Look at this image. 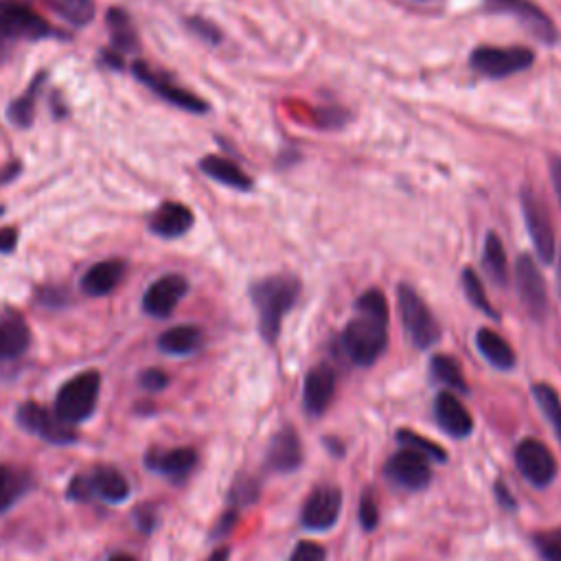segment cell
I'll return each instance as SVG.
<instances>
[{
  "label": "cell",
  "mask_w": 561,
  "mask_h": 561,
  "mask_svg": "<svg viewBox=\"0 0 561 561\" xmlns=\"http://www.w3.org/2000/svg\"><path fill=\"white\" fill-rule=\"evenodd\" d=\"M434 417H437L441 430L454 439H467L474 432V419L469 410L461 404L459 397L448 391L439 393L434 399Z\"/></svg>",
  "instance_id": "obj_18"
},
{
  "label": "cell",
  "mask_w": 561,
  "mask_h": 561,
  "mask_svg": "<svg viewBox=\"0 0 561 561\" xmlns=\"http://www.w3.org/2000/svg\"><path fill=\"white\" fill-rule=\"evenodd\" d=\"M90 491H93V498H101L110 502V505H119L130 498V483L117 467L110 465H99L93 472L86 474Z\"/></svg>",
  "instance_id": "obj_22"
},
{
  "label": "cell",
  "mask_w": 561,
  "mask_h": 561,
  "mask_svg": "<svg viewBox=\"0 0 561 561\" xmlns=\"http://www.w3.org/2000/svg\"><path fill=\"white\" fill-rule=\"evenodd\" d=\"M515 285H518V294L526 312L535 320H542L548 312L546 281L531 255H520L515 261Z\"/></svg>",
  "instance_id": "obj_13"
},
{
  "label": "cell",
  "mask_w": 561,
  "mask_h": 561,
  "mask_svg": "<svg viewBox=\"0 0 561 561\" xmlns=\"http://www.w3.org/2000/svg\"><path fill=\"white\" fill-rule=\"evenodd\" d=\"M44 82H47V71H40L36 77L31 79V84L25 93L9 103L7 117L11 123L18 125V128H25V130L31 128L33 119H36V103L44 88Z\"/></svg>",
  "instance_id": "obj_27"
},
{
  "label": "cell",
  "mask_w": 561,
  "mask_h": 561,
  "mask_svg": "<svg viewBox=\"0 0 561 561\" xmlns=\"http://www.w3.org/2000/svg\"><path fill=\"white\" fill-rule=\"evenodd\" d=\"M134 518H136V526H139V531H143V533H152L158 522L156 511L152 507H139L134 513Z\"/></svg>",
  "instance_id": "obj_45"
},
{
  "label": "cell",
  "mask_w": 561,
  "mask_h": 561,
  "mask_svg": "<svg viewBox=\"0 0 561 561\" xmlns=\"http://www.w3.org/2000/svg\"><path fill=\"white\" fill-rule=\"evenodd\" d=\"M101 391V375L97 371H84L68 380L55 397V415L68 426L93 417Z\"/></svg>",
  "instance_id": "obj_3"
},
{
  "label": "cell",
  "mask_w": 561,
  "mask_h": 561,
  "mask_svg": "<svg viewBox=\"0 0 561 561\" xmlns=\"http://www.w3.org/2000/svg\"><path fill=\"white\" fill-rule=\"evenodd\" d=\"M476 347L491 366H496L500 371H511L518 358H515V351L511 349L509 342L496 334L494 329H478L476 334Z\"/></svg>",
  "instance_id": "obj_26"
},
{
  "label": "cell",
  "mask_w": 561,
  "mask_h": 561,
  "mask_svg": "<svg viewBox=\"0 0 561 561\" xmlns=\"http://www.w3.org/2000/svg\"><path fill=\"white\" fill-rule=\"evenodd\" d=\"M47 3L73 27H86L95 20V0H47Z\"/></svg>",
  "instance_id": "obj_31"
},
{
  "label": "cell",
  "mask_w": 561,
  "mask_h": 561,
  "mask_svg": "<svg viewBox=\"0 0 561 561\" xmlns=\"http://www.w3.org/2000/svg\"><path fill=\"white\" fill-rule=\"evenodd\" d=\"M301 281L294 274H274L250 285V299L259 314L261 338L274 345L281 334L285 314L296 305L301 296Z\"/></svg>",
  "instance_id": "obj_2"
},
{
  "label": "cell",
  "mask_w": 561,
  "mask_h": 561,
  "mask_svg": "<svg viewBox=\"0 0 561 561\" xmlns=\"http://www.w3.org/2000/svg\"><path fill=\"white\" fill-rule=\"evenodd\" d=\"M31 347V329L27 320L16 312H7L0 318V364L22 358Z\"/></svg>",
  "instance_id": "obj_19"
},
{
  "label": "cell",
  "mask_w": 561,
  "mask_h": 561,
  "mask_svg": "<svg viewBox=\"0 0 561 561\" xmlns=\"http://www.w3.org/2000/svg\"><path fill=\"white\" fill-rule=\"evenodd\" d=\"M228 559H231V551H228V548H217V551H213L204 561H228Z\"/></svg>",
  "instance_id": "obj_53"
},
{
  "label": "cell",
  "mask_w": 561,
  "mask_h": 561,
  "mask_svg": "<svg viewBox=\"0 0 561 561\" xmlns=\"http://www.w3.org/2000/svg\"><path fill=\"white\" fill-rule=\"evenodd\" d=\"M204 334L196 325H178L167 329L165 334L158 338V349L167 353V356H189V353L198 351L202 347Z\"/></svg>",
  "instance_id": "obj_28"
},
{
  "label": "cell",
  "mask_w": 561,
  "mask_h": 561,
  "mask_svg": "<svg viewBox=\"0 0 561 561\" xmlns=\"http://www.w3.org/2000/svg\"><path fill=\"white\" fill-rule=\"evenodd\" d=\"M3 213H5V209H3V206H0V215H3Z\"/></svg>",
  "instance_id": "obj_55"
},
{
  "label": "cell",
  "mask_w": 561,
  "mask_h": 561,
  "mask_svg": "<svg viewBox=\"0 0 561 561\" xmlns=\"http://www.w3.org/2000/svg\"><path fill=\"white\" fill-rule=\"evenodd\" d=\"M327 551L316 542H299L294 548V553L290 555L288 561H325Z\"/></svg>",
  "instance_id": "obj_41"
},
{
  "label": "cell",
  "mask_w": 561,
  "mask_h": 561,
  "mask_svg": "<svg viewBox=\"0 0 561 561\" xmlns=\"http://www.w3.org/2000/svg\"><path fill=\"white\" fill-rule=\"evenodd\" d=\"M0 27L16 42H38L44 38L62 36V33H57L38 11H33L25 3H18V0H0Z\"/></svg>",
  "instance_id": "obj_8"
},
{
  "label": "cell",
  "mask_w": 561,
  "mask_h": 561,
  "mask_svg": "<svg viewBox=\"0 0 561 561\" xmlns=\"http://www.w3.org/2000/svg\"><path fill=\"white\" fill-rule=\"evenodd\" d=\"M106 561H136V559L132 555H128V553H114Z\"/></svg>",
  "instance_id": "obj_54"
},
{
  "label": "cell",
  "mask_w": 561,
  "mask_h": 561,
  "mask_svg": "<svg viewBox=\"0 0 561 561\" xmlns=\"http://www.w3.org/2000/svg\"><path fill=\"white\" fill-rule=\"evenodd\" d=\"M68 498L75 500V502H86V500H93V491H90L88 485V478L84 476H75L71 480V485H68Z\"/></svg>",
  "instance_id": "obj_43"
},
{
  "label": "cell",
  "mask_w": 561,
  "mask_h": 561,
  "mask_svg": "<svg viewBox=\"0 0 561 561\" xmlns=\"http://www.w3.org/2000/svg\"><path fill=\"white\" fill-rule=\"evenodd\" d=\"M187 29L191 33H196V36L206 44H220L222 42L220 27H215L213 22L206 20V18H200V16L187 18Z\"/></svg>",
  "instance_id": "obj_38"
},
{
  "label": "cell",
  "mask_w": 561,
  "mask_h": 561,
  "mask_svg": "<svg viewBox=\"0 0 561 561\" xmlns=\"http://www.w3.org/2000/svg\"><path fill=\"white\" fill-rule=\"evenodd\" d=\"M200 171L209 176L211 180L220 182L224 187H231L237 191H250L253 189V178H250L242 167H237L233 160L224 156H204L200 160Z\"/></svg>",
  "instance_id": "obj_24"
},
{
  "label": "cell",
  "mask_w": 561,
  "mask_h": 561,
  "mask_svg": "<svg viewBox=\"0 0 561 561\" xmlns=\"http://www.w3.org/2000/svg\"><path fill=\"white\" fill-rule=\"evenodd\" d=\"M16 421L27 432L36 434L42 441L53 445H71L77 441V432L73 430V426L60 421L55 412L42 408L36 402L22 404L16 412Z\"/></svg>",
  "instance_id": "obj_10"
},
{
  "label": "cell",
  "mask_w": 561,
  "mask_h": 561,
  "mask_svg": "<svg viewBox=\"0 0 561 561\" xmlns=\"http://www.w3.org/2000/svg\"><path fill=\"white\" fill-rule=\"evenodd\" d=\"M18 246V231L16 228H0V255H11Z\"/></svg>",
  "instance_id": "obj_47"
},
{
  "label": "cell",
  "mask_w": 561,
  "mask_h": 561,
  "mask_svg": "<svg viewBox=\"0 0 561 561\" xmlns=\"http://www.w3.org/2000/svg\"><path fill=\"white\" fill-rule=\"evenodd\" d=\"M108 22V33H110V49L117 53H136L141 47L139 33H136L134 22L130 14L121 7H112L106 14Z\"/></svg>",
  "instance_id": "obj_25"
},
{
  "label": "cell",
  "mask_w": 561,
  "mask_h": 561,
  "mask_svg": "<svg viewBox=\"0 0 561 561\" xmlns=\"http://www.w3.org/2000/svg\"><path fill=\"white\" fill-rule=\"evenodd\" d=\"M515 467L535 487H548L557 476V461L542 441L524 439L515 448Z\"/></svg>",
  "instance_id": "obj_11"
},
{
  "label": "cell",
  "mask_w": 561,
  "mask_h": 561,
  "mask_svg": "<svg viewBox=\"0 0 561 561\" xmlns=\"http://www.w3.org/2000/svg\"><path fill=\"white\" fill-rule=\"evenodd\" d=\"M134 77L139 79L141 84H145L147 88L156 93L160 99L171 103V106H176L180 110H187L191 114H206L209 112V103H206L202 97L189 93V90L180 88L178 84L171 82L167 75H163L156 68H152L147 62H136L134 64Z\"/></svg>",
  "instance_id": "obj_9"
},
{
  "label": "cell",
  "mask_w": 561,
  "mask_h": 561,
  "mask_svg": "<svg viewBox=\"0 0 561 561\" xmlns=\"http://www.w3.org/2000/svg\"><path fill=\"white\" fill-rule=\"evenodd\" d=\"M483 263L485 270L496 285L509 283V263H507V250L502 239L496 233H487L485 246H483Z\"/></svg>",
  "instance_id": "obj_29"
},
{
  "label": "cell",
  "mask_w": 561,
  "mask_h": 561,
  "mask_svg": "<svg viewBox=\"0 0 561 561\" xmlns=\"http://www.w3.org/2000/svg\"><path fill=\"white\" fill-rule=\"evenodd\" d=\"M342 491L336 485H318L301 509V524L309 531H327L340 518Z\"/></svg>",
  "instance_id": "obj_12"
},
{
  "label": "cell",
  "mask_w": 561,
  "mask_h": 561,
  "mask_svg": "<svg viewBox=\"0 0 561 561\" xmlns=\"http://www.w3.org/2000/svg\"><path fill=\"white\" fill-rule=\"evenodd\" d=\"M358 518L364 531H375L377 524H380V509H377V500L373 498L371 491H366V494L360 498Z\"/></svg>",
  "instance_id": "obj_39"
},
{
  "label": "cell",
  "mask_w": 561,
  "mask_h": 561,
  "mask_svg": "<svg viewBox=\"0 0 561 561\" xmlns=\"http://www.w3.org/2000/svg\"><path fill=\"white\" fill-rule=\"evenodd\" d=\"M99 62L106 66V68H112V71H123V68H125V55L117 53L114 49H103L99 53Z\"/></svg>",
  "instance_id": "obj_48"
},
{
  "label": "cell",
  "mask_w": 561,
  "mask_h": 561,
  "mask_svg": "<svg viewBox=\"0 0 561 561\" xmlns=\"http://www.w3.org/2000/svg\"><path fill=\"white\" fill-rule=\"evenodd\" d=\"M336 395V373L327 364H318L305 377L303 402L309 415H323Z\"/></svg>",
  "instance_id": "obj_17"
},
{
  "label": "cell",
  "mask_w": 561,
  "mask_h": 561,
  "mask_svg": "<svg viewBox=\"0 0 561 561\" xmlns=\"http://www.w3.org/2000/svg\"><path fill=\"white\" fill-rule=\"evenodd\" d=\"M533 544L544 561H561V526L533 535Z\"/></svg>",
  "instance_id": "obj_37"
},
{
  "label": "cell",
  "mask_w": 561,
  "mask_h": 561,
  "mask_svg": "<svg viewBox=\"0 0 561 561\" xmlns=\"http://www.w3.org/2000/svg\"><path fill=\"white\" fill-rule=\"evenodd\" d=\"M430 373L434 382H439L448 388H456V391L465 393L467 382L461 371V364L456 362L452 356H434L430 362Z\"/></svg>",
  "instance_id": "obj_32"
},
{
  "label": "cell",
  "mask_w": 561,
  "mask_h": 561,
  "mask_svg": "<svg viewBox=\"0 0 561 561\" xmlns=\"http://www.w3.org/2000/svg\"><path fill=\"white\" fill-rule=\"evenodd\" d=\"M391 309L382 290H366L356 301V318L349 320L340 336L342 353L358 366H371L382 358L388 345Z\"/></svg>",
  "instance_id": "obj_1"
},
{
  "label": "cell",
  "mask_w": 561,
  "mask_h": 561,
  "mask_svg": "<svg viewBox=\"0 0 561 561\" xmlns=\"http://www.w3.org/2000/svg\"><path fill=\"white\" fill-rule=\"evenodd\" d=\"M384 474L393 485L408 491L426 489L432 480L430 461L412 450H402L393 454L384 465Z\"/></svg>",
  "instance_id": "obj_15"
},
{
  "label": "cell",
  "mask_w": 561,
  "mask_h": 561,
  "mask_svg": "<svg viewBox=\"0 0 561 561\" xmlns=\"http://www.w3.org/2000/svg\"><path fill=\"white\" fill-rule=\"evenodd\" d=\"M533 397H535V402L540 404V410L544 412L548 423H551L557 439L561 441V397H559V393L551 384H535Z\"/></svg>",
  "instance_id": "obj_34"
},
{
  "label": "cell",
  "mask_w": 561,
  "mask_h": 561,
  "mask_svg": "<svg viewBox=\"0 0 561 561\" xmlns=\"http://www.w3.org/2000/svg\"><path fill=\"white\" fill-rule=\"evenodd\" d=\"M520 204L526 231H529V237L535 246V255L546 266H551L555 261V231L551 224V213H548L542 198L531 189H522Z\"/></svg>",
  "instance_id": "obj_6"
},
{
  "label": "cell",
  "mask_w": 561,
  "mask_h": 561,
  "mask_svg": "<svg viewBox=\"0 0 561 561\" xmlns=\"http://www.w3.org/2000/svg\"><path fill=\"white\" fill-rule=\"evenodd\" d=\"M235 524H237V509H228L220 518V522H217V526H215V531H213L215 540H222V537H226L228 533L233 531Z\"/></svg>",
  "instance_id": "obj_46"
},
{
  "label": "cell",
  "mask_w": 561,
  "mask_h": 561,
  "mask_svg": "<svg viewBox=\"0 0 561 561\" xmlns=\"http://www.w3.org/2000/svg\"><path fill=\"white\" fill-rule=\"evenodd\" d=\"M193 226V213L180 202H163L150 220V231L163 239H178L187 235Z\"/></svg>",
  "instance_id": "obj_21"
},
{
  "label": "cell",
  "mask_w": 561,
  "mask_h": 561,
  "mask_svg": "<svg viewBox=\"0 0 561 561\" xmlns=\"http://www.w3.org/2000/svg\"><path fill=\"white\" fill-rule=\"evenodd\" d=\"M125 274V263L121 259H108L99 261L93 268H88L82 277V290L88 296H106L114 292V288L123 281Z\"/></svg>",
  "instance_id": "obj_23"
},
{
  "label": "cell",
  "mask_w": 561,
  "mask_h": 561,
  "mask_svg": "<svg viewBox=\"0 0 561 561\" xmlns=\"http://www.w3.org/2000/svg\"><path fill=\"white\" fill-rule=\"evenodd\" d=\"M399 314L412 345L417 349H430L441 340V327L437 318L430 312L426 301L410 288V285H399Z\"/></svg>",
  "instance_id": "obj_4"
},
{
  "label": "cell",
  "mask_w": 561,
  "mask_h": 561,
  "mask_svg": "<svg viewBox=\"0 0 561 561\" xmlns=\"http://www.w3.org/2000/svg\"><path fill=\"white\" fill-rule=\"evenodd\" d=\"M38 301L47 307H62L68 303V296L62 288H44L38 294Z\"/></svg>",
  "instance_id": "obj_44"
},
{
  "label": "cell",
  "mask_w": 561,
  "mask_h": 561,
  "mask_svg": "<svg viewBox=\"0 0 561 561\" xmlns=\"http://www.w3.org/2000/svg\"><path fill=\"white\" fill-rule=\"evenodd\" d=\"M189 292V281L178 272H169L156 279L143 296V312L154 318H167L174 314L178 303Z\"/></svg>",
  "instance_id": "obj_14"
},
{
  "label": "cell",
  "mask_w": 561,
  "mask_h": 561,
  "mask_svg": "<svg viewBox=\"0 0 561 561\" xmlns=\"http://www.w3.org/2000/svg\"><path fill=\"white\" fill-rule=\"evenodd\" d=\"M51 97H53V99H51V108H53V114H55V117H57V119H64V117H66V114H68V108H66V106H64V103H62V97H60V95H51Z\"/></svg>",
  "instance_id": "obj_52"
},
{
  "label": "cell",
  "mask_w": 561,
  "mask_h": 561,
  "mask_svg": "<svg viewBox=\"0 0 561 561\" xmlns=\"http://www.w3.org/2000/svg\"><path fill=\"white\" fill-rule=\"evenodd\" d=\"M461 283H463V292L467 296V301L472 303L478 312L487 314L489 318H498V312L494 309V305L489 303L485 288H483V281H480L478 274L474 272V268H463L461 272Z\"/></svg>",
  "instance_id": "obj_35"
},
{
  "label": "cell",
  "mask_w": 561,
  "mask_h": 561,
  "mask_svg": "<svg viewBox=\"0 0 561 561\" xmlns=\"http://www.w3.org/2000/svg\"><path fill=\"white\" fill-rule=\"evenodd\" d=\"M231 509H244L259 500V483L250 476H239L231 487Z\"/></svg>",
  "instance_id": "obj_36"
},
{
  "label": "cell",
  "mask_w": 561,
  "mask_h": 561,
  "mask_svg": "<svg viewBox=\"0 0 561 561\" xmlns=\"http://www.w3.org/2000/svg\"><path fill=\"white\" fill-rule=\"evenodd\" d=\"M551 180H553V189H555V196L559 200L561 206V158H551Z\"/></svg>",
  "instance_id": "obj_51"
},
{
  "label": "cell",
  "mask_w": 561,
  "mask_h": 561,
  "mask_svg": "<svg viewBox=\"0 0 561 561\" xmlns=\"http://www.w3.org/2000/svg\"><path fill=\"white\" fill-rule=\"evenodd\" d=\"M301 465H303V443L299 432H296L294 426H283L277 434H274L268 445L266 467L270 472L290 474Z\"/></svg>",
  "instance_id": "obj_16"
},
{
  "label": "cell",
  "mask_w": 561,
  "mask_h": 561,
  "mask_svg": "<svg viewBox=\"0 0 561 561\" xmlns=\"http://www.w3.org/2000/svg\"><path fill=\"white\" fill-rule=\"evenodd\" d=\"M16 40L9 36V33L0 27V64H5L11 57V49H14Z\"/></svg>",
  "instance_id": "obj_49"
},
{
  "label": "cell",
  "mask_w": 561,
  "mask_h": 561,
  "mask_svg": "<svg viewBox=\"0 0 561 561\" xmlns=\"http://www.w3.org/2000/svg\"><path fill=\"white\" fill-rule=\"evenodd\" d=\"M559 272H561V261H559Z\"/></svg>",
  "instance_id": "obj_56"
},
{
  "label": "cell",
  "mask_w": 561,
  "mask_h": 561,
  "mask_svg": "<svg viewBox=\"0 0 561 561\" xmlns=\"http://www.w3.org/2000/svg\"><path fill=\"white\" fill-rule=\"evenodd\" d=\"M139 384H141V388H145V391L158 393L169 384V375L160 369H145L139 375Z\"/></svg>",
  "instance_id": "obj_42"
},
{
  "label": "cell",
  "mask_w": 561,
  "mask_h": 561,
  "mask_svg": "<svg viewBox=\"0 0 561 561\" xmlns=\"http://www.w3.org/2000/svg\"><path fill=\"white\" fill-rule=\"evenodd\" d=\"M485 9L494 11V14L515 18L533 38L548 44V47L559 38L553 18L542 7L531 3V0H485Z\"/></svg>",
  "instance_id": "obj_7"
},
{
  "label": "cell",
  "mask_w": 561,
  "mask_h": 561,
  "mask_svg": "<svg viewBox=\"0 0 561 561\" xmlns=\"http://www.w3.org/2000/svg\"><path fill=\"white\" fill-rule=\"evenodd\" d=\"M349 121V112L340 106H325L316 110V123L325 130H340Z\"/></svg>",
  "instance_id": "obj_40"
},
{
  "label": "cell",
  "mask_w": 561,
  "mask_h": 561,
  "mask_svg": "<svg viewBox=\"0 0 561 561\" xmlns=\"http://www.w3.org/2000/svg\"><path fill=\"white\" fill-rule=\"evenodd\" d=\"M31 487V478L27 472H20L16 467L0 465V511L11 509Z\"/></svg>",
  "instance_id": "obj_30"
},
{
  "label": "cell",
  "mask_w": 561,
  "mask_h": 561,
  "mask_svg": "<svg viewBox=\"0 0 561 561\" xmlns=\"http://www.w3.org/2000/svg\"><path fill=\"white\" fill-rule=\"evenodd\" d=\"M145 465L152 472L167 476L171 480H185L193 467L198 465V454L191 448H176V450H152L145 456Z\"/></svg>",
  "instance_id": "obj_20"
},
{
  "label": "cell",
  "mask_w": 561,
  "mask_h": 561,
  "mask_svg": "<svg viewBox=\"0 0 561 561\" xmlns=\"http://www.w3.org/2000/svg\"><path fill=\"white\" fill-rule=\"evenodd\" d=\"M395 439L399 441V445H404V450L417 452L419 456H423V459L434 461V463H445V461H448V454H445V450L441 448V445L432 443L430 439L421 437V434H417V432L399 430Z\"/></svg>",
  "instance_id": "obj_33"
},
{
  "label": "cell",
  "mask_w": 561,
  "mask_h": 561,
  "mask_svg": "<svg viewBox=\"0 0 561 561\" xmlns=\"http://www.w3.org/2000/svg\"><path fill=\"white\" fill-rule=\"evenodd\" d=\"M496 498L507 511L515 509V498L509 494V489H507L505 483H502V480H498V483H496Z\"/></svg>",
  "instance_id": "obj_50"
},
{
  "label": "cell",
  "mask_w": 561,
  "mask_h": 561,
  "mask_svg": "<svg viewBox=\"0 0 561 561\" xmlns=\"http://www.w3.org/2000/svg\"><path fill=\"white\" fill-rule=\"evenodd\" d=\"M535 64V53L526 47H489V44H480L478 49L469 55V66L474 68L478 75L489 79H502L515 73L529 71Z\"/></svg>",
  "instance_id": "obj_5"
}]
</instances>
